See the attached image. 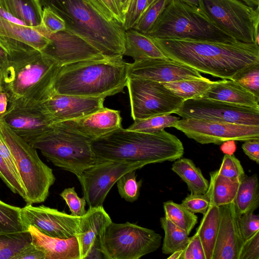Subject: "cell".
Listing matches in <instances>:
<instances>
[{
	"label": "cell",
	"mask_w": 259,
	"mask_h": 259,
	"mask_svg": "<svg viewBox=\"0 0 259 259\" xmlns=\"http://www.w3.org/2000/svg\"><path fill=\"white\" fill-rule=\"evenodd\" d=\"M61 66L25 43L0 36V78L11 106L29 107L47 100Z\"/></svg>",
	"instance_id": "obj_1"
},
{
	"label": "cell",
	"mask_w": 259,
	"mask_h": 259,
	"mask_svg": "<svg viewBox=\"0 0 259 259\" xmlns=\"http://www.w3.org/2000/svg\"><path fill=\"white\" fill-rule=\"evenodd\" d=\"M151 38L167 58L222 79H231L246 65L259 62L255 43Z\"/></svg>",
	"instance_id": "obj_2"
},
{
	"label": "cell",
	"mask_w": 259,
	"mask_h": 259,
	"mask_svg": "<svg viewBox=\"0 0 259 259\" xmlns=\"http://www.w3.org/2000/svg\"><path fill=\"white\" fill-rule=\"evenodd\" d=\"M91 146L98 162H137L145 165L174 161L184 152L180 139L164 130L145 133L120 127L91 141Z\"/></svg>",
	"instance_id": "obj_3"
},
{
	"label": "cell",
	"mask_w": 259,
	"mask_h": 259,
	"mask_svg": "<svg viewBox=\"0 0 259 259\" xmlns=\"http://www.w3.org/2000/svg\"><path fill=\"white\" fill-rule=\"evenodd\" d=\"M128 63L123 58L80 61L61 66L54 93L104 98L123 92Z\"/></svg>",
	"instance_id": "obj_4"
},
{
	"label": "cell",
	"mask_w": 259,
	"mask_h": 259,
	"mask_svg": "<svg viewBox=\"0 0 259 259\" xmlns=\"http://www.w3.org/2000/svg\"><path fill=\"white\" fill-rule=\"evenodd\" d=\"M65 21L66 28L100 51L106 58H123L125 31L121 24L109 21L83 0H38Z\"/></svg>",
	"instance_id": "obj_5"
},
{
	"label": "cell",
	"mask_w": 259,
	"mask_h": 259,
	"mask_svg": "<svg viewBox=\"0 0 259 259\" xmlns=\"http://www.w3.org/2000/svg\"><path fill=\"white\" fill-rule=\"evenodd\" d=\"M147 35L159 38L237 41L213 23L199 7L179 0H169Z\"/></svg>",
	"instance_id": "obj_6"
},
{
	"label": "cell",
	"mask_w": 259,
	"mask_h": 259,
	"mask_svg": "<svg viewBox=\"0 0 259 259\" xmlns=\"http://www.w3.org/2000/svg\"><path fill=\"white\" fill-rule=\"evenodd\" d=\"M0 132L25 187L26 204L44 202L56 180L52 169L40 159L36 149L16 134L1 117Z\"/></svg>",
	"instance_id": "obj_7"
},
{
	"label": "cell",
	"mask_w": 259,
	"mask_h": 259,
	"mask_svg": "<svg viewBox=\"0 0 259 259\" xmlns=\"http://www.w3.org/2000/svg\"><path fill=\"white\" fill-rule=\"evenodd\" d=\"M91 140L57 123L30 144L54 165L78 177L98 162Z\"/></svg>",
	"instance_id": "obj_8"
},
{
	"label": "cell",
	"mask_w": 259,
	"mask_h": 259,
	"mask_svg": "<svg viewBox=\"0 0 259 259\" xmlns=\"http://www.w3.org/2000/svg\"><path fill=\"white\" fill-rule=\"evenodd\" d=\"M162 237L154 230L126 222H111L99 236L106 259H139L156 251Z\"/></svg>",
	"instance_id": "obj_9"
},
{
	"label": "cell",
	"mask_w": 259,
	"mask_h": 259,
	"mask_svg": "<svg viewBox=\"0 0 259 259\" xmlns=\"http://www.w3.org/2000/svg\"><path fill=\"white\" fill-rule=\"evenodd\" d=\"M198 7L237 41L258 44L259 8L253 9L240 0H199Z\"/></svg>",
	"instance_id": "obj_10"
},
{
	"label": "cell",
	"mask_w": 259,
	"mask_h": 259,
	"mask_svg": "<svg viewBox=\"0 0 259 259\" xmlns=\"http://www.w3.org/2000/svg\"><path fill=\"white\" fill-rule=\"evenodd\" d=\"M126 87L134 120L175 113L183 102L157 81L127 77Z\"/></svg>",
	"instance_id": "obj_11"
},
{
	"label": "cell",
	"mask_w": 259,
	"mask_h": 259,
	"mask_svg": "<svg viewBox=\"0 0 259 259\" xmlns=\"http://www.w3.org/2000/svg\"><path fill=\"white\" fill-rule=\"evenodd\" d=\"M175 113L183 119H202L259 126V109L202 97L184 101Z\"/></svg>",
	"instance_id": "obj_12"
},
{
	"label": "cell",
	"mask_w": 259,
	"mask_h": 259,
	"mask_svg": "<svg viewBox=\"0 0 259 259\" xmlns=\"http://www.w3.org/2000/svg\"><path fill=\"white\" fill-rule=\"evenodd\" d=\"M174 127L201 144H221L230 140L259 139V126L248 125L202 119H183Z\"/></svg>",
	"instance_id": "obj_13"
},
{
	"label": "cell",
	"mask_w": 259,
	"mask_h": 259,
	"mask_svg": "<svg viewBox=\"0 0 259 259\" xmlns=\"http://www.w3.org/2000/svg\"><path fill=\"white\" fill-rule=\"evenodd\" d=\"M144 166L142 163L102 161L84 170L77 178L89 207L103 206L108 192L122 175Z\"/></svg>",
	"instance_id": "obj_14"
},
{
	"label": "cell",
	"mask_w": 259,
	"mask_h": 259,
	"mask_svg": "<svg viewBox=\"0 0 259 259\" xmlns=\"http://www.w3.org/2000/svg\"><path fill=\"white\" fill-rule=\"evenodd\" d=\"M21 217L26 230L31 225L46 235L63 239L75 236L80 219L55 208L31 204L21 208Z\"/></svg>",
	"instance_id": "obj_15"
},
{
	"label": "cell",
	"mask_w": 259,
	"mask_h": 259,
	"mask_svg": "<svg viewBox=\"0 0 259 259\" xmlns=\"http://www.w3.org/2000/svg\"><path fill=\"white\" fill-rule=\"evenodd\" d=\"M44 35L50 42L41 52L61 66L80 61L106 58L90 43L66 28Z\"/></svg>",
	"instance_id": "obj_16"
},
{
	"label": "cell",
	"mask_w": 259,
	"mask_h": 259,
	"mask_svg": "<svg viewBox=\"0 0 259 259\" xmlns=\"http://www.w3.org/2000/svg\"><path fill=\"white\" fill-rule=\"evenodd\" d=\"M127 77L166 83L204 77L195 69L168 58H153L129 63Z\"/></svg>",
	"instance_id": "obj_17"
},
{
	"label": "cell",
	"mask_w": 259,
	"mask_h": 259,
	"mask_svg": "<svg viewBox=\"0 0 259 259\" xmlns=\"http://www.w3.org/2000/svg\"><path fill=\"white\" fill-rule=\"evenodd\" d=\"M3 118L16 134L30 145L49 131L54 124L52 118L39 104L10 107Z\"/></svg>",
	"instance_id": "obj_18"
},
{
	"label": "cell",
	"mask_w": 259,
	"mask_h": 259,
	"mask_svg": "<svg viewBox=\"0 0 259 259\" xmlns=\"http://www.w3.org/2000/svg\"><path fill=\"white\" fill-rule=\"evenodd\" d=\"M104 98L87 97L53 94L39 104L54 123L80 118L104 107Z\"/></svg>",
	"instance_id": "obj_19"
},
{
	"label": "cell",
	"mask_w": 259,
	"mask_h": 259,
	"mask_svg": "<svg viewBox=\"0 0 259 259\" xmlns=\"http://www.w3.org/2000/svg\"><path fill=\"white\" fill-rule=\"evenodd\" d=\"M219 225L212 259H238L244 241L234 203L220 206Z\"/></svg>",
	"instance_id": "obj_20"
},
{
	"label": "cell",
	"mask_w": 259,
	"mask_h": 259,
	"mask_svg": "<svg viewBox=\"0 0 259 259\" xmlns=\"http://www.w3.org/2000/svg\"><path fill=\"white\" fill-rule=\"evenodd\" d=\"M121 121L119 110L104 107L85 116L55 123L92 141L122 127Z\"/></svg>",
	"instance_id": "obj_21"
},
{
	"label": "cell",
	"mask_w": 259,
	"mask_h": 259,
	"mask_svg": "<svg viewBox=\"0 0 259 259\" xmlns=\"http://www.w3.org/2000/svg\"><path fill=\"white\" fill-rule=\"evenodd\" d=\"M112 222L103 206L89 207L85 214L80 217L75 236L78 244L79 259L85 258L96 239Z\"/></svg>",
	"instance_id": "obj_22"
},
{
	"label": "cell",
	"mask_w": 259,
	"mask_h": 259,
	"mask_svg": "<svg viewBox=\"0 0 259 259\" xmlns=\"http://www.w3.org/2000/svg\"><path fill=\"white\" fill-rule=\"evenodd\" d=\"M31 242L45 255V259H79L78 244L75 236L67 239L51 237L33 226L27 228Z\"/></svg>",
	"instance_id": "obj_23"
},
{
	"label": "cell",
	"mask_w": 259,
	"mask_h": 259,
	"mask_svg": "<svg viewBox=\"0 0 259 259\" xmlns=\"http://www.w3.org/2000/svg\"><path fill=\"white\" fill-rule=\"evenodd\" d=\"M202 97L259 109V98L231 79L213 81Z\"/></svg>",
	"instance_id": "obj_24"
},
{
	"label": "cell",
	"mask_w": 259,
	"mask_h": 259,
	"mask_svg": "<svg viewBox=\"0 0 259 259\" xmlns=\"http://www.w3.org/2000/svg\"><path fill=\"white\" fill-rule=\"evenodd\" d=\"M123 56L132 57L134 62L167 58L151 37L133 28L125 31Z\"/></svg>",
	"instance_id": "obj_25"
},
{
	"label": "cell",
	"mask_w": 259,
	"mask_h": 259,
	"mask_svg": "<svg viewBox=\"0 0 259 259\" xmlns=\"http://www.w3.org/2000/svg\"><path fill=\"white\" fill-rule=\"evenodd\" d=\"M0 36L18 40L40 51L50 42L35 28L16 24L1 16Z\"/></svg>",
	"instance_id": "obj_26"
},
{
	"label": "cell",
	"mask_w": 259,
	"mask_h": 259,
	"mask_svg": "<svg viewBox=\"0 0 259 259\" xmlns=\"http://www.w3.org/2000/svg\"><path fill=\"white\" fill-rule=\"evenodd\" d=\"M0 5L27 26L35 28L41 24L42 8L38 0H0Z\"/></svg>",
	"instance_id": "obj_27"
},
{
	"label": "cell",
	"mask_w": 259,
	"mask_h": 259,
	"mask_svg": "<svg viewBox=\"0 0 259 259\" xmlns=\"http://www.w3.org/2000/svg\"><path fill=\"white\" fill-rule=\"evenodd\" d=\"M171 170L187 184L190 194H203L206 192L209 182L191 159L181 157L176 160Z\"/></svg>",
	"instance_id": "obj_28"
},
{
	"label": "cell",
	"mask_w": 259,
	"mask_h": 259,
	"mask_svg": "<svg viewBox=\"0 0 259 259\" xmlns=\"http://www.w3.org/2000/svg\"><path fill=\"white\" fill-rule=\"evenodd\" d=\"M209 175L210 182L205 194L209 198L210 204L219 207L233 203L240 183L220 175L217 170Z\"/></svg>",
	"instance_id": "obj_29"
},
{
	"label": "cell",
	"mask_w": 259,
	"mask_h": 259,
	"mask_svg": "<svg viewBox=\"0 0 259 259\" xmlns=\"http://www.w3.org/2000/svg\"><path fill=\"white\" fill-rule=\"evenodd\" d=\"M234 204L238 215L253 212L259 206V183L256 174L245 175L239 183Z\"/></svg>",
	"instance_id": "obj_30"
},
{
	"label": "cell",
	"mask_w": 259,
	"mask_h": 259,
	"mask_svg": "<svg viewBox=\"0 0 259 259\" xmlns=\"http://www.w3.org/2000/svg\"><path fill=\"white\" fill-rule=\"evenodd\" d=\"M219 225V207L210 204L196 229L206 259H212Z\"/></svg>",
	"instance_id": "obj_31"
},
{
	"label": "cell",
	"mask_w": 259,
	"mask_h": 259,
	"mask_svg": "<svg viewBox=\"0 0 259 259\" xmlns=\"http://www.w3.org/2000/svg\"><path fill=\"white\" fill-rule=\"evenodd\" d=\"M213 82L204 77L202 78L185 79L162 84L184 102L202 97Z\"/></svg>",
	"instance_id": "obj_32"
},
{
	"label": "cell",
	"mask_w": 259,
	"mask_h": 259,
	"mask_svg": "<svg viewBox=\"0 0 259 259\" xmlns=\"http://www.w3.org/2000/svg\"><path fill=\"white\" fill-rule=\"evenodd\" d=\"M161 228L164 232L162 252L165 254L184 248L190 240L186 231L175 225L165 216L160 220Z\"/></svg>",
	"instance_id": "obj_33"
},
{
	"label": "cell",
	"mask_w": 259,
	"mask_h": 259,
	"mask_svg": "<svg viewBox=\"0 0 259 259\" xmlns=\"http://www.w3.org/2000/svg\"><path fill=\"white\" fill-rule=\"evenodd\" d=\"M31 242V236L28 230L0 233V259H13Z\"/></svg>",
	"instance_id": "obj_34"
},
{
	"label": "cell",
	"mask_w": 259,
	"mask_h": 259,
	"mask_svg": "<svg viewBox=\"0 0 259 259\" xmlns=\"http://www.w3.org/2000/svg\"><path fill=\"white\" fill-rule=\"evenodd\" d=\"M163 209L165 217L185 230L188 235L197 223V216L181 204L169 200L163 203Z\"/></svg>",
	"instance_id": "obj_35"
},
{
	"label": "cell",
	"mask_w": 259,
	"mask_h": 259,
	"mask_svg": "<svg viewBox=\"0 0 259 259\" xmlns=\"http://www.w3.org/2000/svg\"><path fill=\"white\" fill-rule=\"evenodd\" d=\"M180 117L168 115L154 116L143 119H136L126 129L145 133H154L166 127H174Z\"/></svg>",
	"instance_id": "obj_36"
},
{
	"label": "cell",
	"mask_w": 259,
	"mask_h": 259,
	"mask_svg": "<svg viewBox=\"0 0 259 259\" xmlns=\"http://www.w3.org/2000/svg\"><path fill=\"white\" fill-rule=\"evenodd\" d=\"M21 209L0 199V233L26 230L21 220Z\"/></svg>",
	"instance_id": "obj_37"
},
{
	"label": "cell",
	"mask_w": 259,
	"mask_h": 259,
	"mask_svg": "<svg viewBox=\"0 0 259 259\" xmlns=\"http://www.w3.org/2000/svg\"><path fill=\"white\" fill-rule=\"evenodd\" d=\"M231 79L259 98V62L246 65L235 73Z\"/></svg>",
	"instance_id": "obj_38"
},
{
	"label": "cell",
	"mask_w": 259,
	"mask_h": 259,
	"mask_svg": "<svg viewBox=\"0 0 259 259\" xmlns=\"http://www.w3.org/2000/svg\"><path fill=\"white\" fill-rule=\"evenodd\" d=\"M168 1L169 0H154L145 10L133 29L148 34L152 30Z\"/></svg>",
	"instance_id": "obj_39"
},
{
	"label": "cell",
	"mask_w": 259,
	"mask_h": 259,
	"mask_svg": "<svg viewBox=\"0 0 259 259\" xmlns=\"http://www.w3.org/2000/svg\"><path fill=\"white\" fill-rule=\"evenodd\" d=\"M136 170L125 173L116 182L120 196L130 202H133L138 199L142 184V180L139 181L136 180Z\"/></svg>",
	"instance_id": "obj_40"
},
{
	"label": "cell",
	"mask_w": 259,
	"mask_h": 259,
	"mask_svg": "<svg viewBox=\"0 0 259 259\" xmlns=\"http://www.w3.org/2000/svg\"><path fill=\"white\" fill-rule=\"evenodd\" d=\"M217 171L220 175L238 183L245 176L240 161L233 154H225L221 167Z\"/></svg>",
	"instance_id": "obj_41"
},
{
	"label": "cell",
	"mask_w": 259,
	"mask_h": 259,
	"mask_svg": "<svg viewBox=\"0 0 259 259\" xmlns=\"http://www.w3.org/2000/svg\"><path fill=\"white\" fill-rule=\"evenodd\" d=\"M0 178L13 192L26 199L25 189L19 176L10 167L1 155Z\"/></svg>",
	"instance_id": "obj_42"
},
{
	"label": "cell",
	"mask_w": 259,
	"mask_h": 259,
	"mask_svg": "<svg viewBox=\"0 0 259 259\" xmlns=\"http://www.w3.org/2000/svg\"><path fill=\"white\" fill-rule=\"evenodd\" d=\"M35 28L44 35L46 33H56L66 28L64 20L60 16L49 8L44 7L41 24Z\"/></svg>",
	"instance_id": "obj_43"
},
{
	"label": "cell",
	"mask_w": 259,
	"mask_h": 259,
	"mask_svg": "<svg viewBox=\"0 0 259 259\" xmlns=\"http://www.w3.org/2000/svg\"><path fill=\"white\" fill-rule=\"evenodd\" d=\"M170 259H206L204 249L198 235L196 233L183 249L177 250L167 257Z\"/></svg>",
	"instance_id": "obj_44"
},
{
	"label": "cell",
	"mask_w": 259,
	"mask_h": 259,
	"mask_svg": "<svg viewBox=\"0 0 259 259\" xmlns=\"http://www.w3.org/2000/svg\"><path fill=\"white\" fill-rule=\"evenodd\" d=\"M96 11L109 21L122 25L124 19L115 0H83Z\"/></svg>",
	"instance_id": "obj_45"
},
{
	"label": "cell",
	"mask_w": 259,
	"mask_h": 259,
	"mask_svg": "<svg viewBox=\"0 0 259 259\" xmlns=\"http://www.w3.org/2000/svg\"><path fill=\"white\" fill-rule=\"evenodd\" d=\"M60 196L65 201L71 212V215L80 217L87 212L85 206L87 201L84 197L78 196L74 187L65 189Z\"/></svg>",
	"instance_id": "obj_46"
},
{
	"label": "cell",
	"mask_w": 259,
	"mask_h": 259,
	"mask_svg": "<svg viewBox=\"0 0 259 259\" xmlns=\"http://www.w3.org/2000/svg\"><path fill=\"white\" fill-rule=\"evenodd\" d=\"M147 2L148 0H130L122 24L124 31L134 28L146 9Z\"/></svg>",
	"instance_id": "obj_47"
},
{
	"label": "cell",
	"mask_w": 259,
	"mask_h": 259,
	"mask_svg": "<svg viewBox=\"0 0 259 259\" xmlns=\"http://www.w3.org/2000/svg\"><path fill=\"white\" fill-rule=\"evenodd\" d=\"M181 204L193 213H200L203 214L210 205V200L205 193L190 194L185 197Z\"/></svg>",
	"instance_id": "obj_48"
},
{
	"label": "cell",
	"mask_w": 259,
	"mask_h": 259,
	"mask_svg": "<svg viewBox=\"0 0 259 259\" xmlns=\"http://www.w3.org/2000/svg\"><path fill=\"white\" fill-rule=\"evenodd\" d=\"M239 228L242 236L245 240L259 231V216L253 212L239 215Z\"/></svg>",
	"instance_id": "obj_49"
},
{
	"label": "cell",
	"mask_w": 259,
	"mask_h": 259,
	"mask_svg": "<svg viewBox=\"0 0 259 259\" xmlns=\"http://www.w3.org/2000/svg\"><path fill=\"white\" fill-rule=\"evenodd\" d=\"M238 259H259V231L244 240Z\"/></svg>",
	"instance_id": "obj_50"
},
{
	"label": "cell",
	"mask_w": 259,
	"mask_h": 259,
	"mask_svg": "<svg viewBox=\"0 0 259 259\" xmlns=\"http://www.w3.org/2000/svg\"><path fill=\"white\" fill-rule=\"evenodd\" d=\"M13 259H45V255L32 242L22 249Z\"/></svg>",
	"instance_id": "obj_51"
},
{
	"label": "cell",
	"mask_w": 259,
	"mask_h": 259,
	"mask_svg": "<svg viewBox=\"0 0 259 259\" xmlns=\"http://www.w3.org/2000/svg\"><path fill=\"white\" fill-rule=\"evenodd\" d=\"M244 153L257 164L259 163V139L244 141L242 145Z\"/></svg>",
	"instance_id": "obj_52"
},
{
	"label": "cell",
	"mask_w": 259,
	"mask_h": 259,
	"mask_svg": "<svg viewBox=\"0 0 259 259\" xmlns=\"http://www.w3.org/2000/svg\"><path fill=\"white\" fill-rule=\"evenodd\" d=\"M10 100L9 94L2 88L0 90V117L3 118L7 113L10 105Z\"/></svg>",
	"instance_id": "obj_53"
},
{
	"label": "cell",
	"mask_w": 259,
	"mask_h": 259,
	"mask_svg": "<svg viewBox=\"0 0 259 259\" xmlns=\"http://www.w3.org/2000/svg\"><path fill=\"white\" fill-rule=\"evenodd\" d=\"M236 145L235 141L230 140L222 143L221 150L223 152L228 154H233L236 151Z\"/></svg>",
	"instance_id": "obj_54"
},
{
	"label": "cell",
	"mask_w": 259,
	"mask_h": 259,
	"mask_svg": "<svg viewBox=\"0 0 259 259\" xmlns=\"http://www.w3.org/2000/svg\"><path fill=\"white\" fill-rule=\"evenodd\" d=\"M119 12L123 18L126 12L130 0H115Z\"/></svg>",
	"instance_id": "obj_55"
},
{
	"label": "cell",
	"mask_w": 259,
	"mask_h": 259,
	"mask_svg": "<svg viewBox=\"0 0 259 259\" xmlns=\"http://www.w3.org/2000/svg\"><path fill=\"white\" fill-rule=\"evenodd\" d=\"M248 6L253 8H259V0H240Z\"/></svg>",
	"instance_id": "obj_56"
},
{
	"label": "cell",
	"mask_w": 259,
	"mask_h": 259,
	"mask_svg": "<svg viewBox=\"0 0 259 259\" xmlns=\"http://www.w3.org/2000/svg\"><path fill=\"white\" fill-rule=\"evenodd\" d=\"M181 2H184L185 3L194 5L195 6H199V0H179Z\"/></svg>",
	"instance_id": "obj_57"
},
{
	"label": "cell",
	"mask_w": 259,
	"mask_h": 259,
	"mask_svg": "<svg viewBox=\"0 0 259 259\" xmlns=\"http://www.w3.org/2000/svg\"><path fill=\"white\" fill-rule=\"evenodd\" d=\"M154 1V0H148V2H147V7H146V8H147L148 6H149L151 4V3H152Z\"/></svg>",
	"instance_id": "obj_58"
},
{
	"label": "cell",
	"mask_w": 259,
	"mask_h": 259,
	"mask_svg": "<svg viewBox=\"0 0 259 259\" xmlns=\"http://www.w3.org/2000/svg\"><path fill=\"white\" fill-rule=\"evenodd\" d=\"M2 89L1 82V78H0V90Z\"/></svg>",
	"instance_id": "obj_59"
}]
</instances>
